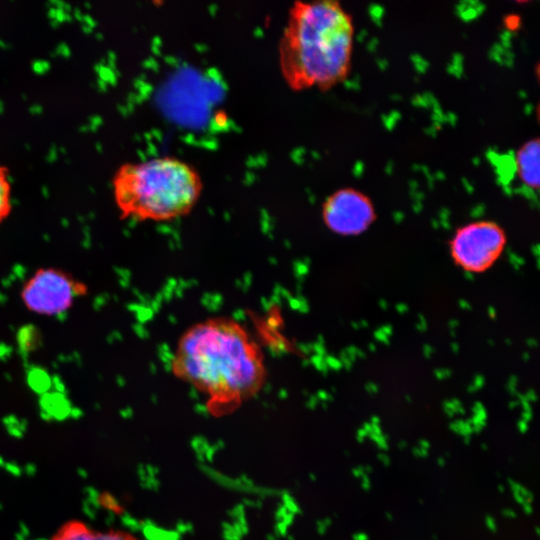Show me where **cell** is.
I'll list each match as a JSON object with an SVG mask.
<instances>
[{
  "label": "cell",
  "instance_id": "6da1fadb",
  "mask_svg": "<svg viewBox=\"0 0 540 540\" xmlns=\"http://www.w3.org/2000/svg\"><path fill=\"white\" fill-rule=\"evenodd\" d=\"M175 377L205 394L213 416H224L254 397L267 369L261 348L237 321L215 317L180 336L171 362Z\"/></svg>",
  "mask_w": 540,
  "mask_h": 540
},
{
  "label": "cell",
  "instance_id": "7a4b0ae2",
  "mask_svg": "<svg viewBox=\"0 0 540 540\" xmlns=\"http://www.w3.org/2000/svg\"><path fill=\"white\" fill-rule=\"evenodd\" d=\"M351 14L336 0L295 1L278 44L279 67L296 91L330 89L350 73L354 48Z\"/></svg>",
  "mask_w": 540,
  "mask_h": 540
},
{
  "label": "cell",
  "instance_id": "3957f363",
  "mask_svg": "<svg viewBox=\"0 0 540 540\" xmlns=\"http://www.w3.org/2000/svg\"><path fill=\"white\" fill-rule=\"evenodd\" d=\"M120 215L137 221H170L188 214L203 188L198 171L173 157L125 163L113 178Z\"/></svg>",
  "mask_w": 540,
  "mask_h": 540
},
{
  "label": "cell",
  "instance_id": "277c9868",
  "mask_svg": "<svg viewBox=\"0 0 540 540\" xmlns=\"http://www.w3.org/2000/svg\"><path fill=\"white\" fill-rule=\"evenodd\" d=\"M87 292L86 283L70 272L57 267H41L23 283L20 299L31 313L57 317L67 313Z\"/></svg>",
  "mask_w": 540,
  "mask_h": 540
},
{
  "label": "cell",
  "instance_id": "5b68a950",
  "mask_svg": "<svg viewBox=\"0 0 540 540\" xmlns=\"http://www.w3.org/2000/svg\"><path fill=\"white\" fill-rule=\"evenodd\" d=\"M507 244L505 230L492 220H476L458 227L449 241L453 262L473 274L489 270Z\"/></svg>",
  "mask_w": 540,
  "mask_h": 540
},
{
  "label": "cell",
  "instance_id": "8992f818",
  "mask_svg": "<svg viewBox=\"0 0 540 540\" xmlns=\"http://www.w3.org/2000/svg\"><path fill=\"white\" fill-rule=\"evenodd\" d=\"M376 217L370 197L353 187L334 191L322 205L325 226L341 236H357L366 232Z\"/></svg>",
  "mask_w": 540,
  "mask_h": 540
},
{
  "label": "cell",
  "instance_id": "52a82bcc",
  "mask_svg": "<svg viewBox=\"0 0 540 540\" xmlns=\"http://www.w3.org/2000/svg\"><path fill=\"white\" fill-rule=\"evenodd\" d=\"M515 168L519 180L527 188L538 191L540 185V141L532 138L516 151Z\"/></svg>",
  "mask_w": 540,
  "mask_h": 540
},
{
  "label": "cell",
  "instance_id": "ba28073f",
  "mask_svg": "<svg viewBox=\"0 0 540 540\" xmlns=\"http://www.w3.org/2000/svg\"><path fill=\"white\" fill-rule=\"evenodd\" d=\"M50 540H139L133 534L121 530L96 531L77 520L66 522Z\"/></svg>",
  "mask_w": 540,
  "mask_h": 540
},
{
  "label": "cell",
  "instance_id": "9c48e42d",
  "mask_svg": "<svg viewBox=\"0 0 540 540\" xmlns=\"http://www.w3.org/2000/svg\"><path fill=\"white\" fill-rule=\"evenodd\" d=\"M12 210L11 184L6 168L0 165V225Z\"/></svg>",
  "mask_w": 540,
  "mask_h": 540
}]
</instances>
